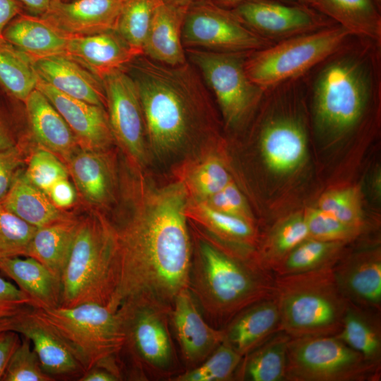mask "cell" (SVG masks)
I'll list each match as a JSON object with an SVG mask.
<instances>
[{"instance_id": "f546056e", "label": "cell", "mask_w": 381, "mask_h": 381, "mask_svg": "<svg viewBox=\"0 0 381 381\" xmlns=\"http://www.w3.org/2000/svg\"><path fill=\"white\" fill-rule=\"evenodd\" d=\"M315 9L353 36L381 44V8L374 0H317Z\"/></svg>"}, {"instance_id": "74e56055", "label": "cell", "mask_w": 381, "mask_h": 381, "mask_svg": "<svg viewBox=\"0 0 381 381\" xmlns=\"http://www.w3.org/2000/svg\"><path fill=\"white\" fill-rule=\"evenodd\" d=\"M161 2V0H125L122 6L115 30L141 55L154 13Z\"/></svg>"}, {"instance_id": "6f0895ef", "label": "cell", "mask_w": 381, "mask_h": 381, "mask_svg": "<svg viewBox=\"0 0 381 381\" xmlns=\"http://www.w3.org/2000/svg\"><path fill=\"white\" fill-rule=\"evenodd\" d=\"M162 3L172 6L187 9L196 0H161Z\"/></svg>"}, {"instance_id": "db71d44e", "label": "cell", "mask_w": 381, "mask_h": 381, "mask_svg": "<svg viewBox=\"0 0 381 381\" xmlns=\"http://www.w3.org/2000/svg\"><path fill=\"white\" fill-rule=\"evenodd\" d=\"M24 7L27 13L37 16H43L48 10L52 0H17Z\"/></svg>"}, {"instance_id": "8fae6325", "label": "cell", "mask_w": 381, "mask_h": 381, "mask_svg": "<svg viewBox=\"0 0 381 381\" xmlns=\"http://www.w3.org/2000/svg\"><path fill=\"white\" fill-rule=\"evenodd\" d=\"M181 38L186 49L250 53L274 43L247 28L231 11L210 0H196L186 10Z\"/></svg>"}, {"instance_id": "ac0fdd59", "label": "cell", "mask_w": 381, "mask_h": 381, "mask_svg": "<svg viewBox=\"0 0 381 381\" xmlns=\"http://www.w3.org/2000/svg\"><path fill=\"white\" fill-rule=\"evenodd\" d=\"M65 55L74 59L101 80L128 66L141 54L132 49L116 30L86 36H70Z\"/></svg>"}, {"instance_id": "d4e9b609", "label": "cell", "mask_w": 381, "mask_h": 381, "mask_svg": "<svg viewBox=\"0 0 381 381\" xmlns=\"http://www.w3.org/2000/svg\"><path fill=\"white\" fill-rule=\"evenodd\" d=\"M104 151L80 148L66 163L77 193L94 208L106 206L113 198L114 169Z\"/></svg>"}, {"instance_id": "7a4b0ae2", "label": "cell", "mask_w": 381, "mask_h": 381, "mask_svg": "<svg viewBox=\"0 0 381 381\" xmlns=\"http://www.w3.org/2000/svg\"><path fill=\"white\" fill-rule=\"evenodd\" d=\"M128 66L140 100L145 135L157 154L179 149L204 130L205 88L189 64L168 66L140 55Z\"/></svg>"}, {"instance_id": "30bf717a", "label": "cell", "mask_w": 381, "mask_h": 381, "mask_svg": "<svg viewBox=\"0 0 381 381\" xmlns=\"http://www.w3.org/2000/svg\"><path fill=\"white\" fill-rule=\"evenodd\" d=\"M186 54L214 92L228 126L239 123L264 95L265 90L252 82L245 71L244 61L249 53L186 49Z\"/></svg>"}, {"instance_id": "7dc6e473", "label": "cell", "mask_w": 381, "mask_h": 381, "mask_svg": "<svg viewBox=\"0 0 381 381\" xmlns=\"http://www.w3.org/2000/svg\"><path fill=\"white\" fill-rule=\"evenodd\" d=\"M25 146L22 142L0 151V204L11 189L25 160Z\"/></svg>"}, {"instance_id": "4fadbf2b", "label": "cell", "mask_w": 381, "mask_h": 381, "mask_svg": "<svg viewBox=\"0 0 381 381\" xmlns=\"http://www.w3.org/2000/svg\"><path fill=\"white\" fill-rule=\"evenodd\" d=\"M107 116L114 139L129 159L140 166L145 162V128L135 83L124 70L102 80Z\"/></svg>"}, {"instance_id": "ffe728a7", "label": "cell", "mask_w": 381, "mask_h": 381, "mask_svg": "<svg viewBox=\"0 0 381 381\" xmlns=\"http://www.w3.org/2000/svg\"><path fill=\"white\" fill-rule=\"evenodd\" d=\"M344 297L358 306L381 310V258L378 251L361 253L332 268Z\"/></svg>"}, {"instance_id": "b9f144b4", "label": "cell", "mask_w": 381, "mask_h": 381, "mask_svg": "<svg viewBox=\"0 0 381 381\" xmlns=\"http://www.w3.org/2000/svg\"><path fill=\"white\" fill-rule=\"evenodd\" d=\"M23 174L30 183L47 194L57 181L68 178L69 172L59 157L38 146L28 158Z\"/></svg>"}, {"instance_id": "5bb4252c", "label": "cell", "mask_w": 381, "mask_h": 381, "mask_svg": "<svg viewBox=\"0 0 381 381\" xmlns=\"http://www.w3.org/2000/svg\"><path fill=\"white\" fill-rule=\"evenodd\" d=\"M168 307L143 298L123 303L122 316L126 343L137 356L156 370H164L173 361V349L164 319Z\"/></svg>"}, {"instance_id": "f5cc1de1", "label": "cell", "mask_w": 381, "mask_h": 381, "mask_svg": "<svg viewBox=\"0 0 381 381\" xmlns=\"http://www.w3.org/2000/svg\"><path fill=\"white\" fill-rule=\"evenodd\" d=\"M119 376L114 372L102 368L94 367L86 371L78 379L80 381H116Z\"/></svg>"}, {"instance_id": "44dd1931", "label": "cell", "mask_w": 381, "mask_h": 381, "mask_svg": "<svg viewBox=\"0 0 381 381\" xmlns=\"http://www.w3.org/2000/svg\"><path fill=\"white\" fill-rule=\"evenodd\" d=\"M24 103L32 138L38 146L54 153L66 164L80 148L67 123L36 88Z\"/></svg>"}, {"instance_id": "4316f807", "label": "cell", "mask_w": 381, "mask_h": 381, "mask_svg": "<svg viewBox=\"0 0 381 381\" xmlns=\"http://www.w3.org/2000/svg\"><path fill=\"white\" fill-rule=\"evenodd\" d=\"M186 10L162 2L158 5L144 42L143 56L172 66L187 62L181 38Z\"/></svg>"}, {"instance_id": "8d00e7d4", "label": "cell", "mask_w": 381, "mask_h": 381, "mask_svg": "<svg viewBox=\"0 0 381 381\" xmlns=\"http://www.w3.org/2000/svg\"><path fill=\"white\" fill-rule=\"evenodd\" d=\"M308 238L305 217L301 215L290 217L270 233L256 263L262 269L272 273L294 248Z\"/></svg>"}, {"instance_id": "f6af8a7d", "label": "cell", "mask_w": 381, "mask_h": 381, "mask_svg": "<svg viewBox=\"0 0 381 381\" xmlns=\"http://www.w3.org/2000/svg\"><path fill=\"white\" fill-rule=\"evenodd\" d=\"M304 217L309 236L315 239L346 243L354 239L362 232L358 229L340 222L318 207L310 210Z\"/></svg>"}, {"instance_id": "f35d334b", "label": "cell", "mask_w": 381, "mask_h": 381, "mask_svg": "<svg viewBox=\"0 0 381 381\" xmlns=\"http://www.w3.org/2000/svg\"><path fill=\"white\" fill-rule=\"evenodd\" d=\"M231 181V176L222 161L210 156L193 165L181 182L191 199L204 201Z\"/></svg>"}, {"instance_id": "836d02e7", "label": "cell", "mask_w": 381, "mask_h": 381, "mask_svg": "<svg viewBox=\"0 0 381 381\" xmlns=\"http://www.w3.org/2000/svg\"><path fill=\"white\" fill-rule=\"evenodd\" d=\"M344 243L308 238L294 248L272 274L282 276L333 268L341 258Z\"/></svg>"}, {"instance_id": "e575fe53", "label": "cell", "mask_w": 381, "mask_h": 381, "mask_svg": "<svg viewBox=\"0 0 381 381\" xmlns=\"http://www.w3.org/2000/svg\"><path fill=\"white\" fill-rule=\"evenodd\" d=\"M187 218H191L206 229L234 243L250 244L255 238L253 223L241 217L214 209L205 202L188 198Z\"/></svg>"}, {"instance_id": "6125c7cd", "label": "cell", "mask_w": 381, "mask_h": 381, "mask_svg": "<svg viewBox=\"0 0 381 381\" xmlns=\"http://www.w3.org/2000/svg\"><path fill=\"white\" fill-rule=\"evenodd\" d=\"M64 1H69V0H64Z\"/></svg>"}, {"instance_id": "83f0119b", "label": "cell", "mask_w": 381, "mask_h": 381, "mask_svg": "<svg viewBox=\"0 0 381 381\" xmlns=\"http://www.w3.org/2000/svg\"><path fill=\"white\" fill-rule=\"evenodd\" d=\"M0 270L30 298L35 308L60 306L61 281L37 260L28 256L2 259Z\"/></svg>"}, {"instance_id": "f1b7e54d", "label": "cell", "mask_w": 381, "mask_h": 381, "mask_svg": "<svg viewBox=\"0 0 381 381\" xmlns=\"http://www.w3.org/2000/svg\"><path fill=\"white\" fill-rule=\"evenodd\" d=\"M79 221L80 218L72 215L37 227L30 242L26 256L39 261L61 281Z\"/></svg>"}, {"instance_id": "2e32d148", "label": "cell", "mask_w": 381, "mask_h": 381, "mask_svg": "<svg viewBox=\"0 0 381 381\" xmlns=\"http://www.w3.org/2000/svg\"><path fill=\"white\" fill-rule=\"evenodd\" d=\"M35 88L47 97L62 116L80 148L105 150L114 140L104 107L68 96L37 74Z\"/></svg>"}, {"instance_id": "680465c9", "label": "cell", "mask_w": 381, "mask_h": 381, "mask_svg": "<svg viewBox=\"0 0 381 381\" xmlns=\"http://www.w3.org/2000/svg\"><path fill=\"white\" fill-rule=\"evenodd\" d=\"M296 3L306 5L315 9L317 0H291Z\"/></svg>"}, {"instance_id": "681fc988", "label": "cell", "mask_w": 381, "mask_h": 381, "mask_svg": "<svg viewBox=\"0 0 381 381\" xmlns=\"http://www.w3.org/2000/svg\"><path fill=\"white\" fill-rule=\"evenodd\" d=\"M47 195L52 203L62 210L73 207L77 201V190L68 178L54 183L47 192Z\"/></svg>"}, {"instance_id": "c3c4849f", "label": "cell", "mask_w": 381, "mask_h": 381, "mask_svg": "<svg viewBox=\"0 0 381 381\" xmlns=\"http://www.w3.org/2000/svg\"><path fill=\"white\" fill-rule=\"evenodd\" d=\"M34 308L30 298L17 286L0 277V318H8Z\"/></svg>"}, {"instance_id": "9c48e42d", "label": "cell", "mask_w": 381, "mask_h": 381, "mask_svg": "<svg viewBox=\"0 0 381 381\" xmlns=\"http://www.w3.org/2000/svg\"><path fill=\"white\" fill-rule=\"evenodd\" d=\"M380 367L336 336L291 338L285 381H377Z\"/></svg>"}, {"instance_id": "52a82bcc", "label": "cell", "mask_w": 381, "mask_h": 381, "mask_svg": "<svg viewBox=\"0 0 381 381\" xmlns=\"http://www.w3.org/2000/svg\"><path fill=\"white\" fill-rule=\"evenodd\" d=\"M35 310L66 341L85 373L94 367L110 365L113 357L125 345L119 310L114 311L97 303Z\"/></svg>"}, {"instance_id": "f907efd6", "label": "cell", "mask_w": 381, "mask_h": 381, "mask_svg": "<svg viewBox=\"0 0 381 381\" xmlns=\"http://www.w3.org/2000/svg\"><path fill=\"white\" fill-rule=\"evenodd\" d=\"M20 342L19 334L17 332L10 330L0 332V380Z\"/></svg>"}, {"instance_id": "9f6ffc18", "label": "cell", "mask_w": 381, "mask_h": 381, "mask_svg": "<svg viewBox=\"0 0 381 381\" xmlns=\"http://www.w3.org/2000/svg\"><path fill=\"white\" fill-rule=\"evenodd\" d=\"M215 4L228 9H232L238 5L250 0H210ZM286 2H294L291 0H279ZM296 3V2H295Z\"/></svg>"}, {"instance_id": "1f68e13d", "label": "cell", "mask_w": 381, "mask_h": 381, "mask_svg": "<svg viewBox=\"0 0 381 381\" xmlns=\"http://www.w3.org/2000/svg\"><path fill=\"white\" fill-rule=\"evenodd\" d=\"M291 337L282 331L245 355L235 374L250 381H285L287 346Z\"/></svg>"}, {"instance_id": "bcb514c9", "label": "cell", "mask_w": 381, "mask_h": 381, "mask_svg": "<svg viewBox=\"0 0 381 381\" xmlns=\"http://www.w3.org/2000/svg\"><path fill=\"white\" fill-rule=\"evenodd\" d=\"M204 202L217 210L241 217L253 223L246 200L232 181Z\"/></svg>"}, {"instance_id": "484cf974", "label": "cell", "mask_w": 381, "mask_h": 381, "mask_svg": "<svg viewBox=\"0 0 381 381\" xmlns=\"http://www.w3.org/2000/svg\"><path fill=\"white\" fill-rule=\"evenodd\" d=\"M2 35L4 40L26 54L32 61L54 55H65L70 37L42 17L25 11L9 22Z\"/></svg>"}, {"instance_id": "d590c367", "label": "cell", "mask_w": 381, "mask_h": 381, "mask_svg": "<svg viewBox=\"0 0 381 381\" xmlns=\"http://www.w3.org/2000/svg\"><path fill=\"white\" fill-rule=\"evenodd\" d=\"M36 84L37 74L31 59L0 39V85L11 96L24 102Z\"/></svg>"}, {"instance_id": "ab89813d", "label": "cell", "mask_w": 381, "mask_h": 381, "mask_svg": "<svg viewBox=\"0 0 381 381\" xmlns=\"http://www.w3.org/2000/svg\"><path fill=\"white\" fill-rule=\"evenodd\" d=\"M243 356L223 341L205 362L179 376V381H223L232 378Z\"/></svg>"}, {"instance_id": "5b68a950", "label": "cell", "mask_w": 381, "mask_h": 381, "mask_svg": "<svg viewBox=\"0 0 381 381\" xmlns=\"http://www.w3.org/2000/svg\"><path fill=\"white\" fill-rule=\"evenodd\" d=\"M114 235L102 214L80 218L69 258L61 278L62 307L85 303L107 306L112 292Z\"/></svg>"}, {"instance_id": "8992f818", "label": "cell", "mask_w": 381, "mask_h": 381, "mask_svg": "<svg viewBox=\"0 0 381 381\" xmlns=\"http://www.w3.org/2000/svg\"><path fill=\"white\" fill-rule=\"evenodd\" d=\"M200 296L210 313L229 322L248 306L274 296L272 272L256 264L245 265L208 243L200 247Z\"/></svg>"}, {"instance_id": "e0dca14e", "label": "cell", "mask_w": 381, "mask_h": 381, "mask_svg": "<svg viewBox=\"0 0 381 381\" xmlns=\"http://www.w3.org/2000/svg\"><path fill=\"white\" fill-rule=\"evenodd\" d=\"M125 0H52L42 16L68 36L115 30Z\"/></svg>"}, {"instance_id": "d6986e66", "label": "cell", "mask_w": 381, "mask_h": 381, "mask_svg": "<svg viewBox=\"0 0 381 381\" xmlns=\"http://www.w3.org/2000/svg\"><path fill=\"white\" fill-rule=\"evenodd\" d=\"M172 305L173 323L183 357L190 364H199L224 341V329L212 328L205 321L188 289L176 295Z\"/></svg>"}, {"instance_id": "ee69618b", "label": "cell", "mask_w": 381, "mask_h": 381, "mask_svg": "<svg viewBox=\"0 0 381 381\" xmlns=\"http://www.w3.org/2000/svg\"><path fill=\"white\" fill-rule=\"evenodd\" d=\"M8 363L3 381H52L42 369L30 339L23 337Z\"/></svg>"}, {"instance_id": "d6a6232c", "label": "cell", "mask_w": 381, "mask_h": 381, "mask_svg": "<svg viewBox=\"0 0 381 381\" xmlns=\"http://www.w3.org/2000/svg\"><path fill=\"white\" fill-rule=\"evenodd\" d=\"M334 336L366 359L381 364L380 312L349 302L341 329Z\"/></svg>"}, {"instance_id": "7bdbcfd3", "label": "cell", "mask_w": 381, "mask_h": 381, "mask_svg": "<svg viewBox=\"0 0 381 381\" xmlns=\"http://www.w3.org/2000/svg\"><path fill=\"white\" fill-rule=\"evenodd\" d=\"M318 208L340 222L363 231L361 202L355 189L349 188L327 192L320 198Z\"/></svg>"}, {"instance_id": "4dcf8cb0", "label": "cell", "mask_w": 381, "mask_h": 381, "mask_svg": "<svg viewBox=\"0 0 381 381\" xmlns=\"http://www.w3.org/2000/svg\"><path fill=\"white\" fill-rule=\"evenodd\" d=\"M1 204L17 217L37 228L72 216L56 207L44 192L27 180L22 170Z\"/></svg>"}, {"instance_id": "816d5d0a", "label": "cell", "mask_w": 381, "mask_h": 381, "mask_svg": "<svg viewBox=\"0 0 381 381\" xmlns=\"http://www.w3.org/2000/svg\"><path fill=\"white\" fill-rule=\"evenodd\" d=\"M25 11L17 0H0V39H4L3 31L9 22Z\"/></svg>"}, {"instance_id": "3957f363", "label": "cell", "mask_w": 381, "mask_h": 381, "mask_svg": "<svg viewBox=\"0 0 381 381\" xmlns=\"http://www.w3.org/2000/svg\"><path fill=\"white\" fill-rule=\"evenodd\" d=\"M349 39L320 63L311 78L315 119L319 129L341 135L356 127L381 90V44L367 38Z\"/></svg>"}, {"instance_id": "cb8c5ba5", "label": "cell", "mask_w": 381, "mask_h": 381, "mask_svg": "<svg viewBox=\"0 0 381 381\" xmlns=\"http://www.w3.org/2000/svg\"><path fill=\"white\" fill-rule=\"evenodd\" d=\"M279 331V311L274 296L236 315L224 329V341L244 356Z\"/></svg>"}, {"instance_id": "7402d4cb", "label": "cell", "mask_w": 381, "mask_h": 381, "mask_svg": "<svg viewBox=\"0 0 381 381\" xmlns=\"http://www.w3.org/2000/svg\"><path fill=\"white\" fill-rule=\"evenodd\" d=\"M32 64L36 73L61 92L90 104L106 106L102 80L74 59L60 54L37 59Z\"/></svg>"}, {"instance_id": "ba28073f", "label": "cell", "mask_w": 381, "mask_h": 381, "mask_svg": "<svg viewBox=\"0 0 381 381\" xmlns=\"http://www.w3.org/2000/svg\"><path fill=\"white\" fill-rule=\"evenodd\" d=\"M352 36L337 23L297 35L247 54L245 71L252 82L266 90L305 75Z\"/></svg>"}, {"instance_id": "603a6c76", "label": "cell", "mask_w": 381, "mask_h": 381, "mask_svg": "<svg viewBox=\"0 0 381 381\" xmlns=\"http://www.w3.org/2000/svg\"><path fill=\"white\" fill-rule=\"evenodd\" d=\"M260 143L267 165L279 173L298 166L306 151L303 126L300 120L290 116L269 119L261 131Z\"/></svg>"}, {"instance_id": "11a10c76", "label": "cell", "mask_w": 381, "mask_h": 381, "mask_svg": "<svg viewBox=\"0 0 381 381\" xmlns=\"http://www.w3.org/2000/svg\"><path fill=\"white\" fill-rule=\"evenodd\" d=\"M16 143L8 123L0 113V151L10 148Z\"/></svg>"}, {"instance_id": "277c9868", "label": "cell", "mask_w": 381, "mask_h": 381, "mask_svg": "<svg viewBox=\"0 0 381 381\" xmlns=\"http://www.w3.org/2000/svg\"><path fill=\"white\" fill-rule=\"evenodd\" d=\"M279 331L291 338L334 336L341 329L349 301L332 268L274 276Z\"/></svg>"}, {"instance_id": "60d3db41", "label": "cell", "mask_w": 381, "mask_h": 381, "mask_svg": "<svg viewBox=\"0 0 381 381\" xmlns=\"http://www.w3.org/2000/svg\"><path fill=\"white\" fill-rule=\"evenodd\" d=\"M36 229L0 204V260L25 257Z\"/></svg>"}, {"instance_id": "6da1fadb", "label": "cell", "mask_w": 381, "mask_h": 381, "mask_svg": "<svg viewBox=\"0 0 381 381\" xmlns=\"http://www.w3.org/2000/svg\"><path fill=\"white\" fill-rule=\"evenodd\" d=\"M137 196L122 224H111L112 292L107 306L114 311L136 298L169 308L189 284V197L183 184L143 188Z\"/></svg>"}, {"instance_id": "9a60e30c", "label": "cell", "mask_w": 381, "mask_h": 381, "mask_svg": "<svg viewBox=\"0 0 381 381\" xmlns=\"http://www.w3.org/2000/svg\"><path fill=\"white\" fill-rule=\"evenodd\" d=\"M6 330L16 332L30 339L42 369L52 377H78L85 373L83 367L66 341L34 308L8 317Z\"/></svg>"}, {"instance_id": "91938a15", "label": "cell", "mask_w": 381, "mask_h": 381, "mask_svg": "<svg viewBox=\"0 0 381 381\" xmlns=\"http://www.w3.org/2000/svg\"><path fill=\"white\" fill-rule=\"evenodd\" d=\"M8 318H0V332L7 331Z\"/></svg>"}, {"instance_id": "7c38bea8", "label": "cell", "mask_w": 381, "mask_h": 381, "mask_svg": "<svg viewBox=\"0 0 381 381\" xmlns=\"http://www.w3.org/2000/svg\"><path fill=\"white\" fill-rule=\"evenodd\" d=\"M230 10L250 30L272 43L336 24L318 10L295 2L250 0Z\"/></svg>"}, {"instance_id": "94428289", "label": "cell", "mask_w": 381, "mask_h": 381, "mask_svg": "<svg viewBox=\"0 0 381 381\" xmlns=\"http://www.w3.org/2000/svg\"><path fill=\"white\" fill-rule=\"evenodd\" d=\"M377 5L381 8V0H374Z\"/></svg>"}]
</instances>
